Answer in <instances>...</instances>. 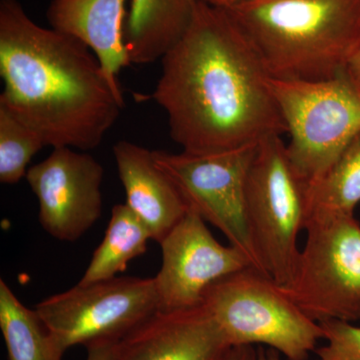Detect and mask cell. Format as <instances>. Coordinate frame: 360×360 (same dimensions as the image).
Here are the masks:
<instances>
[{
    "label": "cell",
    "instance_id": "6da1fadb",
    "mask_svg": "<svg viewBox=\"0 0 360 360\" xmlns=\"http://www.w3.org/2000/svg\"><path fill=\"white\" fill-rule=\"evenodd\" d=\"M160 60L151 98L167 112L182 151L222 153L286 134L271 75L224 8L201 0Z\"/></svg>",
    "mask_w": 360,
    "mask_h": 360
},
{
    "label": "cell",
    "instance_id": "7a4b0ae2",
    "mask_svg": "<svg viewBox=\"0 0 360 360\" xmlns=\"http://www.w3.org/2000/svg\"><path fill=\"white\" fill-rule=\"evenodd\" d=\"M0 104L52 148H96L124 106L84 42L37 25L18 0H0Z\"/></svg>",
    "mask_w": 360,
    "mask_h": 360
},
{
    "label": "cell",
    "instance_id": "3957f363",
    "mask_svg": "<svg viewBox=\"0 0 360 360\" xmlns=\"http://www.w3.org/2000/svg\"><path fill=\"white\" fill-rule=\"evenodd\" d=\"M224 9L274 78L335 77L360 39V0H248Z\"/></svg>",
    "mask_w": 360,
    "mask_h": 360
},
{
    "label": "cell",
    "instance_id": "277c9868",
    "mask_svg": "<svg viewBox=\"0 0 360 360\" xmlns=\"http://www.w3.org/2000/svg\"><path fill=\"white\" fill-rule=\"evenodd\" d=\"M202 304L232 347L266 345L288 360H307L323 340L321 324L253 266L212 284Z\"/></svg>",
    "mask_w": 360,
    "mask_h": 360
},
{
    "label": "cell",
    "instance_id": "5b68a950",
    "mask_svg": "<svg viewBox=\"0 0 360 360\" xmlns=\"http://www.w3.org/2000/svg\"><path fill=\"white\" fill-rule=\"evenodd\" d=\"M270 89L290 134L288 158L309 186L360 134V85L345 70L311 82L271 77Z\"/></svg>",
    "mask_w": 360,
    "mask_h": 360
},
{
    "label": "cell",
    "instance_id": "8992f818",
    "mask_svg": "<svg viewBox=\"0 0 360 360\" xmlns=\"http://www.w3.org/2000/svg\"><path fill=\"white\" fill-rule=\"evenodd\" d=\"M245 212L262 271L284 288L300 257L297 239L307 224V184L279 135L258 143L246 182Z\"/></svg>",
    "mask_w": 360,
    "mask_h": 360
},
{
    "label": "cell",
    "instance_id": "52a82bcc",
    "mask_svg": "<svg viewBox=\"0 0 360 360\" xmlns=\"http://www.w3.org/2000/svg\"><path fill=\"white\" fill-rule=\"evenodd\" d=\"M307 240L283 288L310 319L360 321V224L354 217L307 225Z\"/></svg>",
    "mask_w": 360,
    "mask_h": 360
},
{
    "label": "cell",
    "instance_id": "ba28073f",
    "mask_svg": "<svg viewBox=\"0 0 360 360\" xmlns=\"http://www.w3.org/2000/svg\"><path fill=\"white\" fill-rule=\"evenodd\" d=\"M63 349L116 342L158 310L155 279L115 277L77 283L35 307Z\"/></svg>",
    "mask_w": 360,
    "mask_h": 360
},
{
    "label": "cell",
    "instance_id": "9c48e42d",
    "mask_svg": "<svg viewBox=\"0 0 360 360\" xmlns=\"http://www.w3.org/2000/svg\"><path fill=\"white\" fill-rule=\"evenodd\" d=\"M257 146L206 155L153 150V156L188 208L217 227L229 245L243 251L253 267L264 272L253 248L245 212L246 182Z\"/></svg>",
    "mask_w": 360,
    "mask_h": 360
},
{
    "label": "cell",
    "instance_id": "30bf717a",
    "mask_svg": "<svg viewBox=\"0 0 360 360\" xmlns=\"http://www.w3.org/2000/svg\"><path fill=\"white\" fill-rule=\"evenodd\" d=\"M103 165L86 151L53 148L25 179L39 203V219L52 238L75 243L103 214Z\"/></svg>",
    "mask_w": 360,
    "mask_h": 360
},
{
    "label": "cell",
    "instance_id": "8fae6325",
    "mask_svg": "<svg viewBox=\"0 0 360 360\" xmlns=\"http://www.w3.org/2000/svg\"><path fill=\"white\" fill-rule=\"evenodd\" d=\"M160 245L162 264L153 277L158 310L198 307L212 284L253 266L243 251L219 243L205 220L191 208Z\"/></svg>",
    "mask_w": 360,
    "mask_h": 360
},
{
    "label": "cell",
    "instance_id": "7c38bea8",
    "mask_svg": "<svg viewBox=\"0 0 360 360\" xmlns=\"http://www.w3.org/2000/svg\"><path fill=\"white\" fill-rule=\"evenodd\" d=\"M231 348L201 304L158 310L116 341L108 360H224Z\"/></svg>",
    "mask_w": 360,
    "mask_h": 360
},
{
    "label": "cell",
    "instance_id": "4fadbf2b",
    "mask_svg": "<svg viewBox=\"0 0 360 360\" xmlns=\"http://www.w3.org/2000/svg\"><path fill=\"white\" fill-rule=\"evenodd\" d=\"M113 155L127 202L160 243L188 212L172 179L158 167L153 150L127 141L113 146Z\"/></svg>",
    "mask_w": 360,
    "mask_h": 360
},
{
    "label": "cell",
    "instance_id": "5bb4252c",
    "mask_svg": "<svg viewBox=\"0 0 360 360\" xmlns=\"http://www.w3.org/2000/svg\"><path fill=\"white\" fill-rule=\"evenodd\" d=\"M127 0H51L46 16L51 28L70 35L96 54L116 89L118 75L130 63L125 44Z\"/></svg>",
    "mask_w": 360,
    "mask_h": 360
},
{
    "label": "cell",
    "instance_id": "9a60e30c",
    "mask_svg": "<svg viewBox=\"0 0 360 360\" xmlns=\"http://www.w3.org/2000/svg\"><path fill=\"white\" fill-rule=\"evenodd\" d=\"M201 0H131L125 44L131 65L155 63L175 44Z\"/></svg>",
    "mask_w": 360,
    "mask_h": 360
},
{
    "label": "cell",
    "instance_id": "2e32d148",
    "mask_svg": "<svg viewBox=\"0 0 360 360\" xmlns=\"http://www.w3.org/2000/svg\"><path fill=\"white\" fill-rule=\"evenodd\" d=\"M359 202L360 134L319 179L307 186L305 227L310 222L354 217Z\"/></svg>",
    "mask_w": 360,
    "mask_h": 360
},
{
    "label": "cell",
    "instance_id": "e0dca14e",
    "mask_svg": "<svg viewBox=\"0 0 360 360\" xmlns=\"http://www.w3.org/2000/svg\"><path fill=\"white\" fill-rule=\"evenodd\" d=\"M151 238L148 227L127 205L113 206L110 224L79 284L108 281L125 271L134 258L148 250Z\"/></svg>",
    "mask_w": 360,
    "mask_h": 360
},
{
    "label": "cell",
    "instance_id": "ac0fdd59",
    "mask_svg": "<svg viewBox=\"0 0 360 360\" xmlns=\"http://www.w3.org/2000/svg\"><path fill=\"white\" fill-rule=\"evenodd\" d=\"M0 329L8 360H63L65 354L37 310L26 307L4 279L0 281Z\"/></svg>",
    "mask_w": 360,
    "mask_h": 360
},
{
    "label": "cell",
    "instance_id": "d6986e66",
    "mask_svg": "<svg viewBox=\"0 0 360 360\" xmlns=\"http://www.w3.org/2000/svg\"><path fill=\"white\" fill-rule=\"evenodd\" d=\"M45 146L41 137L0 104V182L8 186L27 174L33 156Z\"/></svg>",
    "mask_w": 360,
    "mask_h": 360
},
{
    "label": "cell",
    "instance_id": "ffe728a7",
    "mask_svg": "<svg viewBox=\"0 0 360 360\" xmlns=\"http://www.w3.org/2000/svg\"><path fill=\"white\" fill-rule=\"evenodd\" d=\"M319 324L326 343L315 349V360H360V326L335 319Z\"/></svg>",
    "mask_w": 360,
    "mask_h": 360
},
{
    "label": "cell",
    "instance_id": "44dd1931",
    "mask_svg": "<svg viewBox=\"0 0 360 360\" xmlns=\"http://www.w3.org/2000/svg\"><path fill=\"white\" fill-rule=\"evenodd\" d=\"M115 342H97L87 347L86 360H108Z\"/></svg>",
    "mask_w": 360,
    "mask_h": 360
},
{
    "label": "cell",
    "instance_id": "7402d4cb",
    "mask_svg": "<svg viewBox=\"0 0 360 360\" xmlns=\"http://www.w3.org/2000/svg\"><path fill=\"white\" fill-rule=\"evenodd\" d=\"M257 349L252 345H240L229 350L224 360H257Z\"/></svg>",
    "mask_w": 360,
    "mask_h": 360
},
{
    "label": "cell",
    "instance_id": "603a6c76",
    "mask_svg": "<svg viewBox=\"0 0 360 360\" xmlns=\"http://www.w3.org/2000/svg\"><path fill=\"white\" fill-rule=\"evenodd\" d=\"M348 75L360 85V39L357 46L355 47L354 54L350 58L347 68Z\"/></svg>",
    "mask_w": 360,
    "mask_h": 360
},
{
    "label": "cell",
    "instance_id": "cb8c5ba5",
    "mask_svg": "<svg viewBox=\"0 0 360 360\" xmlns=\"http://www.w3.org/2000/svg\"><path fill=\"white\" fill-rule=\"evenodd\" d=\"M257 360H281V354L272 348H269V349L259 348L257 349Z\"/></svg>",
    "mask_w": 360,
    "mask_h": 360
},
{
    "label": "cell",
    "instance_id": "d4e9b609",
    "mask_svg": "<svg viewBox=\"0 0 360 360\" xmlns=\"http://www.w3.org/2000/svg\"><path fill=\"white\" fill-rule=\"evenodd\" d=\"M206 4H212L213 6L220 7V8H229L239 4L248 1V0H202Z\"/></svg>",
    "mask_w": 360,
    "mask_h": 360
}]
</instances>
